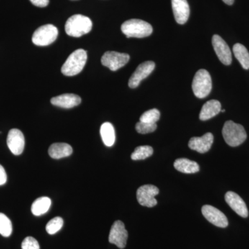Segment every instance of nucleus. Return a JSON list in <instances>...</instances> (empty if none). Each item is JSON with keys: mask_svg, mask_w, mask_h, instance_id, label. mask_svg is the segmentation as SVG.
Listing matches in <instances>:
<instances>
[{"mask_svg": "<svg viewBox=\"0 0 249 249\" xmlns=\"http://www.w3.org/2000/svg\"><path fill=\"white\" fill-rule=\"evenodd\" d=\"M92 29V22L89 18L83 15H74L67 19L65 31L67 35L79 37L90 32Z\"/></svg>", "mask_w": 249, "mask_h": 249, "instance_id": "nucleus-1", "label": "nucleus"}, {"mask_svg": "<svg viewBox=\"0 0 249 249\" xmlns=\"http://www.w3.org/2000/svg\"><path fill=\"white\" fill-rule=\"evenodd\" d=\"M88 60V54L84 49H79L70 54L64 65L61 71L65 76H73L78 74L84 68Z\"/></svg>", "mask_w": 249, "mask_h": 249, "instance_id": "nucleus-2", "label": "nucleus"}, {"mask_svg": "<svg viewBox=\"0 0 249 249\" xmlns=\"http://www.w3.org/2000/svg\"><path fill=\"white\" fill-rule=\"evenodd\" d=\"M121 31L127 37L142 38L151 35L153 29L151 24L145 21L132 19L125 21L121 25Z\"/></svg>", "mask_w": 249, "mask_h": 249, "instance_id": "nucleus-3", "label": "nucleus"}, {"mask_svg": "<svg viewBox=\"0 0 249 249\" xmlns=\"http://www.w3.org/2000/svg\"><path fill=\"white\" fill-rule=\"evenodd\" d=\"M223 137L228 145L237 147L243 143L247 135L243 126L235 124L233 121H228L222 129Z\"/></svg>", "mask_w": 249, "mask_h": 249, "instance_id": "nucleus-4", "label": "nucleus"}, {"mask_svg": "<svg viewBox=\"0 0 249 249\" xmlns=\"http://www.w3.org/2000/svg\"><path fill=\"white\" fill-rule=\"evenodd\" d=\"M193 91L196 97L204 98L209 96L212 90V79L209 71L200 70L196 72L193 78Z\"/></svg>", "mask_w": 249, "mask_h": 249, "instance_id": "nucleus-5", "label": "nucleus"}, {"mask_svg": "<svg viewBox=\"0 0 249 249\" xmlns=\"http://www.w3.org/2000/svg\"><path fill=\"white\" fill-rule=\"evenodd\" d=\"M58 30L52 24H46L39 27L32 36V42L37 46H47L56 40Z\"/></svg>", "mask_w": 249, "mask_h": 249, "instance_id": "nucleus-6", "label": "nucleus"}, {"mask_svg": "<svg viewBox=\"0 0 249 249\" xmlns=\"http://www.w3.org/2000/svg\"><path fill=\"white\" fill-rule=\"evenodd\" d=\"M129 60V55L127 53L116 52H107L103 54L101 63L111 71H115L124 67Z\"/></svg>", "mask_w": 249, "mask_h": 249, "instance_id": "nucleus-7", "label": "nucleus"}, {"mask_svg": "<svg viewBox=\"0 0 249 249\" xmlns=\"http://www.w3.org/2000/svg\"><path fill=\"white\" fill-rule=\"evenodd\" d=\"M160 193L159 188L153 185H144L137 190V197L139 204L142 206L152 208L157 204L155 196Z\"/></svg>", "mask_w": 249, "mask_h": 249, "instance_id": "nucleus-8", "label": "nucleus"}, {"mask_svg": "<svg viewBox=\"0 0 249 249\" xmlns=\"http://www.w3.org/2000/svg\"><path fill=\"white\" fill-rule=\"evenodd\" d=\"M128 233L124 228V222L116 221L109 232V242L119 249H124L127 244Z\"/></svg>", "mask_w": 249, "mask_h": 249, "instance_id": "nucleus-9", "label": "nucleus"}, {"mask_svg": "<svg viewBox=\"0 0 249 249\" xmlns=\"http://www.w3.org/2000/svg\"><path fill=\"white\" fill-rule=\"evenodd\" d=\"M204 217L211 224L217 227L226 228L229 225L227 216L211 205H205L201 209Z\"/></svg>", "mask_w": 249, "mask_h": 249, "instance_id": "nucleus-10", "label": "nucleus"}, {"mask_svg": "<svg viewBox=\"0 0 249 249\" xmlns=\"http://www.w3.org/2000/svg\"><path fill=\"white\" fill-rule=\"evenodd\" d=\"M155 68V63L152 61H146L141 64L129 80V87L132 89L137 88L142 80L150 76Z\"/></svg>", "mask_w": 249, "mask_h": 249, "instance_id": "nucleus-11", "label": "nucleus"}, {"mask_svg": "<svg viewBox=\"0 0 249 249\" xmlns=\"http://www.w3.org/2000/svg\"><path fill=\"white\" fill-rule=\"evenodd\" d=\"M212 44L219 60L224 65H230L232 62V54L227 42L220 36L214 35L213 36Z\"/></svg>", "mask_w": 249, "mask_h": 249, "instance_id": "nucleus-12", "label": "nucleus"}, {"mask_svg": "<svg viewBox=\"0 0 249 249\" xmlns=\"http://www.w3.org/2000/svg\"><path fill=\"white\" fill-rule=\"evenodd\" d=\"M7 145L14 155H21L25 145V139L22 132L18 129H11L8 134Z\"/></svg>", "mask_w": 249, "mask_h": 249, "instance_id": "nucleus-13", "label": "nucleus"}, {"mask_svg": "<svg viewBox=\"0 0 249 249\" xmlns=\"http://www.w3.org/2000/svg\"><path fill=\"white\" fill-rule=\"evenodd\" d=\"M214 137L213 134L208 132L201 137H193L188 142V146L193 150L204 154L209 152L212 147Z\"/></svg>", "mask_w": 249, "mask_h": 249, "instance_id": "nucleus-14", "label": "nucleus"}, {"mask_svg": "<svg viewBox=\"0 0 249 249\" xmlns=\"http://www.w3.org/2000/svg\"><path fill=\"white\" fill-rule=\"evenodd\" d=\"M225 200L236 213L242 217H248L249 211L247 205L238 195L234 192H227L225 195Z\"/></svg>", "mask_w": 249, "mask_h": 249, "instance_id": "nucleus-15", "label": "nucleus"}, {"mask_svg": "<svg viewBox=\"0 0 249 249\" xmlns=\"http://www.w3.org/2000/svg\"><path fill=\"white\" fill-rule=\"evenodd\" d=\"M172 7L176 22L179 24H185L190 16V7L187 0H172Z\"/></svg>", "mask_w": 249, "mask_h": 249, "instance_id": "nucleus-16", "label": "nucleus"}, {"mask_svg": "<svg viewBox=\"0 0 249 249\" xmlns=\"http://www.w3.org/2000/svg\"><path fill=\"white\" fill-rule=\"evenodd\" d=\"M51 103L57 107L70 109L78 106L81 103V98L73 93H65L52 98Z\"/></svg>", "mask_w": 249, "mask_h": 249, "instance_id": "nucleus-17", "label": "nucleus"}, {"mask_svg": "<svg viewBox=\"0 0 249 249\" xmlns=\"http://www.w3.org/2000/svg\"><path fill=\"white\" fill-rule=\"evenodd\" d=\"M222 110V105L217 100H211L205 103L199 114L201 121H207L217 115Z\"/></svg>", "mask_w": 249, "mask_h": 249, "instance_id": "nucleus-18", "label": "nucleus"}, {"mask_svg": "<svg viewBox=\"0 0 249 249\" xmlns=\"http://www.w3.org/2000/svg\"><path fill=\"white\" fill-rule=\"evenodd\" d=\"M73 153L71 145L65 142H56L52 144L49 148V155L52 159L59 160L69 157Z\"/></svg>", "mask_w": 249, "mask_h": 249, "instance_id": "nucleus-19", "label": "nucleus"}, {"mask_svg": "<svg viewBox=\"0 0 249 249\" xmlns=\"http://www.w3.org/2000/svg\"><path fill=\"white\" fill-rule=\"evenodd\" d=\"M174 167L178 171L186 174L196 173L199 170V164L194 160L188 159H178L174 163Z\"/></svg>", "mask_w": 249, "mask_h": 249, "instance_id": "nucleus-20", "label": "nucleus"}, {"mask_svg": "<svg viewBox=\"0 0 249 249\" xmlns=\"http://www.w3.org/2000/svg\"><path fill=\"white\" fill-rule=\"evenodd\" d=\"M101 136L106 146H112L116 140L115 130L112 124L108 122L103 124L101 127Z\"/></svg>", "mask_w": 249, "mask_h": 249, "instance_id": "nucleus-21", "label": "nucleus"}, {"mask_svg": "<svg viewBox=\"0 0 249 249\" xmlns=\"http://www.w3.org/2000/svg\"><path fill=\"white\" fill-rule=\"evenodd\" d=\"M52 204V201L47 196L37 198L33 203L31 206V212L36 216H40L45 214L49 211Z\"/></svg>", "mask_w": 249, "mask_h": 249, "instance_id": "nucleus-22", "label": "nucleus"}, {"mask_svg": "<svg viewBox=\"0 0 249 249\" xmlns=\"http://www.w3.org/2000/svg\"><path fill=\"white\" fill-rule=\"evenodd\" d=\"M234 55L245 70L249 69V52L245 46L237 43L233 46Z\"/></svg>", "mask_w": 249, "mask_h": 249, "instance_id": "nucleus-23", "label": "nucleus"}, {"mask_svg": "<svg viewBox=\"0 0 249 249\" xmlns=\"http://www.w3.org/2000/svg\"><path fill=\"white\" fill-rule=\"evenodd\" d=\"M153 154V148L149 145L137 147L131 155L132 160H143L151 157Z\"/></svg>", "mask_w": 249, "mask_h": 249, "instance_id": "nucleus-24", "label": "nucleus"}, {"mask_svg": "<svg viewBox=\"0 0 249 249\" xmlns=\"http://www.w3.org/2000/svg\"><path fill=\"white\" fill-rule=\"evenodd\" d=\"M13 231L12 223L4 214L0 213V234L4 237H9Z\"/></svg>", "mask_w": 249, "mask_h": 249, "instance_id": "nucleus-25", "label": "nucleus"}, {"mask_svg": "<svg viewBox=\"0 0 249 249\" xmlns=\"http://www.w3.org/2000/svg\"><path fill=\"white\" fill-rule=\"evenodd\" d=\"M160 112L158 109H150L142 114L140 117V121L148 124H157V121L160 120Z\"/></svg>", "mask_w": 249, "mask_h": 249, "instance_id": "nucleus-26", "label": "nucleus"}, {"mask_svg": "<svg viewBox=\"0 0 249 249\" xmlns=\"http://www.w3.org/2000/svg\"><path fill=\"white\" fill-rule=\"evenodd\" d=\"M63 219L60 217H56L49 221L46 226V231L50 235H53L58 232L63 226Z\"/></svg>", "mask_w": 249, "mask_h": 249, "instance_id": "nucleus-27", "label": "nucleus"}, {"mask_svg": "<svg viewBox=\"0 0 249 249\" xmlns=\"http://www.w3.org/2000/svg\"><path fill=\"white\" fill-rule=\"evenodd\" d=\"M157 128V124H148V123L139 121L136 124V129L139 133L145 134L155 132Z\"/></svg>", "mask_w": 249, "mask_h": 249, "instance_id": "nucleus-28", "label": "nucleus"}, {"mask_svg": "<svg viewBox=\"0 0 249 249\" xmlns=\"http://www.w3.org/2000/svg\"><path fill=\"white\" fill-rule=\"evenodd\" d=\"M22 249H40V245L34 237H27L22 242Z\"/></svg>", "mask_w": 249, "mask_h": 249, "instance_id": "nucleus-29", "label": "nucleus"}, {"mask_svg": "<svg viewBox=\"0 0 249 249\" xmlns=\"http://www.w3.org/2000/svg\"><path fill=\"white\" fill-rule=\"evenodd\" d=\"M7 181V175H6V171L2 165H0V186L6 183Z\"/></svg>", "mask_w": 249, "mask_h": 249, "instance_id": "nucleus-30", "label": "nucleus"}, {"mask_svg": "<svg viewBox=\"0 0 249 249\" xmlns=\"http://www.w3.org/2000/svg\"><path fill=\"white\" fill-rule=\"evenodd\" d=\"M33 4L38 7H45L49 4V0H30Z\"/></svg>", "mask_w": 249, "mask_h": 249, "instance_id": "nucleus-31", "label": "nucleus"}, {"mask_svg": "<svg viewBox=\"0 0 249 249\" xmlns=\"http://www.w3.org/2000/svg\"><path fill=\"white\" fill-rule=\"evenodd\" d=\"M234 1H235V0H223V1L228 5H232L233 4Z\"/></svg>", "mask_w": 249, "mask_h": 249, "instance_id": "nucleus-32", "label": "nucleus"}, {"mask_svg": "<svg viewBox=\"0 0 249 249\" xmlns=\"http://www.w3.org/2000/svg\"><path fill=\"white\" fill-rule=\"evenodd\" d=\"M221 111H222V112H223V113H224V112H225V109H222V110H221Z\"/></svg>", "mask_w": 249, "mask_h": 249, "instance_id": "nucleus-33", "label": "nucleus"}]
</instances>
